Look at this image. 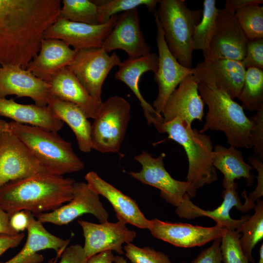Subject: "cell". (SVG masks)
<instances>
[{
  "label": "cell",
  "mask_w": 263,
  "mask_h": 263,
  "mask_svg": "<svg viewBox=\"0 0 263 263\" xmlns=\"http://www.w3.org/2000/svg\"><path fill=\"white\" fill-rule=\"evenodd\" d=\"M258 263H263V244L260 246L259 250V261Z\"/></svg>",
  "instance_id": "cell-49"
},
{
  "label": "cell",
  "mask_w": 263,
  "mask_h": 263,
  "mask_svg": "<svg viewBox=\"0 0 263 263\" xmlns=\"http://www.w3.org/2000/svg\"><path fill=\"white\" fill-rule=\"evenodd\" d=\"M242 235L236 230L224 228L221 237L220 249L224 263H249L240 243Z\"/></svg>",
  "instance_id": "cell-35"
},
{
  "label": "cell",
  "mask_w": 263,
  "mask_h": 263,
  "mask_svg": "<svg viewBox=\"0 0 263 263\" xmlns=\"http://www.w3.org/2000/svg\"><path fill=\"white\" fill-rule=\"evenodd\" d=\"M96 4L100 24L108 22L111 18L121 12L137 8L145 5L149 11L154 13L156 12L158 0H94Z\"/></svg>",
  "instance_id": "cell-33"
},
{
  "label": "cell",
  "mask_w": 263,
  "mask_h": 263,
  "mask_svg": "<svg viewBox=\"0 0 263 263\" xmlns=\"http://www.w3.org/2000/svg\"><path fill=\"white\" fill-rule=\"evenodd\" d=\"M114 263H127V260L122 256H116L114 257Z\"/></svg>",
  "instance_id": "cell-48"
},
{
  "label": "cell",
  "mask_w": 263,
  "mask_h": 263,
  "mask_svg": "<svg viewBox=\"0 0 263 263\" xmlns=\"http://www.w3.org/2000/svg\"><path fill=\"white\" fill-rule=\"evenodd\" d=\"M131 118V105L115 95L102 102L91 125L92 148L103 153L118 151Z\"/></svg>",
  "instance_id": "cell-6"
},
{
  "label": "cell",
  "mask_w": 263,
  "mask_h": 263,
  "mask_svg": "<svg viewBox=\"0 0 263 263\" xmlns=\"http://www.w3.org/2000/svg\"><path fill=\"white\" fill-rule=\"evenodd\" d=\"M242 62L245 68L263 69V38L248 40L245 54Z\"/></svg>",
  "instance_id": "cell-38"
},
{
  "label": "cell",
  "mask_w": 263,
  "mask_h": 263,
  "mask_svg": "<svg viewBox=\"0 0 263 263\" xmlns=\"http://www.w3.org/2000/svg\"><path fill=\"white\" fill-rule=\"evenodd\" d=\"M85 214L93 215L100 223L108 221L109 216L99 195L93 191L87 183L75 182L73 197L67 204L54 211L34 215L42 224L51 223L61 226L68 225Z\"/></svg>",
  "instance_id": "cell-10"
},
{
  "label": "cell",
  "mask_w": 263,
  "mask_h": 263,
  "mask_svg": "<svg viewBox=\"0 0 263 263\" xmlns=\"http://www.w3.org/2000/svg\"><path fill=\"white\" fill-rule=\"evenodd\" d=\"M263 3V0H226L224 8L231 13L235 14L238 9L246 5Z\"/></svg>",
  "instance_id": "cell-44"
},
{
  "label": "cell",
  "mask_w": 263,
  "mask_h": 263,
  "mask_svg": "<svg viewBox=\"0 0 263 263\" xmlns=\"http://www.w3.org/2000/svg\"><path fill=\"white\" fill-rule=\"evenodd\" d=\"M24 236L23 233H19L16 235H0V256L8 249L18 246Z\"/></svg>",
  "instance_id": "cell-42"
},
{
  "label": "cell",
  "mask_w": 263,
  "mask_h": 263,
  "mask_svg": "<svg viewBox=\"0 0 263 263\" xmlns=\"http://www.w3.org/2000/svg\"><path fill=\"white\" fill-rule=\"evenodd\" d=\"M0 115L16 123L36 126L57 132L63 126L47 107L36 104H22L13 99L0 98Z\"/></svg>",
  "instance_id": "cell-25"
},
{
  "label": "cell",
  "mask_w": 263,
  "mask_h": 263,
  "mask_svg": "<svg viewBox=\"0 0 263 263\" xmlns=\"http://www.w3.org/2000/svg\"><path fill=\"white\" fill-rule=\"evenodd\" d=\"M204 106L199 93L198 83L193 75H189L170 95L161 115L164 122L178 117L191 125L195 120H202Z\"/></svg>",
  "instance_id": "cell-19"
},
{
  "label": "cell",
  "mask_w": 263,
  "mask_h": 263,
  "mask_svg": "<svg viewBox=\"0 0 263 263\" xmlns=\"http://www.w3.org/2000/svg\"><path fill=\"white\" fill-rule=\"evenodd\" d=\"M115 53L109 55L101 47H91L76 51L72 62L67 67L77 77L89 94L101 102L102 88L111 70L121 64Z\"/></svg>",
  "instance_id": "cell-8"
},
{
  "label": "cell",
  "mask_w": 263,
  "mask_h": 263,
  "mask_svg": "<svg viewBox=\"0 0 263 263\" xmlns=\"http://www.w3.org/2000/svg\"><path fill=\"white\" fill-rule=\"evenodd\" d=\"M28 212L27 238L23 247L13 258L0 263H40L44 257L38 252L48 249H54L56 257L59 258L69 244L70 239H63L51 234L33 213Z\"/></svg>",
  "instance_id": "cell-21"
},
{
  "label": "cell",
  "mask_w": 263,
  "mask_h": 263,
  "mask_svg": "<svg viewBox=\"0 0 263 263\" xmlns=\"http://www.w3.org/2000/svg\"><path fill=\"white\" fill-rule=\"evenodd\" d=\"M85 179L93 191L104 196L111 203L118 220L140 228L150 229L151 221L144 216L135 201L102 179L94 171L88 172Z\"/></svg>",
  "instance_id": "cell-20"
},
{
  "label": "cell",
  "mask_w": 263,
  "mask_h": 263,
  "mask_svg": "<svg viewBox=\"0 0 263 263\" xmlns=\"http://www.w3.org/2000/svg\"><path fill=\"white\" fill-rule=\"evenodd\" d=\"M219 10L216 6L215 0L204 1L202 16L195 27L192 38L193 49L201 50L204 57L208 52L210 42L216 31Z\"/></svg>",
  "instance_id": "cell-30"
},
{
  "label": "cell",
  "mask_w": 263,
  "mask_h": 263,
  "mask_svg": "<svg viewBox=\"0 0 263 263\" xmlns=\"http://www.w3.org/2000/svg\"><path fill=\"white\" fill-rule=\"evenodd\" d=\"M238 184L235 182L225 189L222 193L223 201L221 205L212 210H206L197 206L194 207L190 215V219L206 216L212 219L216 224L221 225L225 229L236 230L245 220L247 215L243 216L240 219L232 218L230 216L231 209L235 207L237 210L246 213L254 208L255 204L252 203L246 195L245 201L242 203L236 191Z\"/></svg>",
  "instance_id": "cell-28"
},
{
  "label": "cell",
  "mask_w": 263,
  "mask_h": 263,
  "mask_svg": "<svg viewBox=\"0 0 263 263\" xmlns=\"http://www.w3.org/2000/svg\"><path fill=\"white\" fill-rule=\"evenodd\" d=\"M58 19L91 25L100 24L97 8L90 0H63Z\"/></svg>",
  "instance_id": "cell-32"
},
{
  "label": "cell",
  "mask_w": 263,
  "mask_h": 263,
  "mask_svg": "<svg viewBox=\"0 0 263 263\" xmlns=\"http://www.w3.org/2000/svg\"><path fill=\"white\" fill-rule=\"evenodd\" d=\"M238 22L248 40L263 38V6L247 5L235 13Z\"/></svg>",
  "instance_id": "cell-34"
},
{
  "label": "cell",
  "mask_w": 263,
  "mask_h": 263,
  "mask_svg": "<svg viewBox=\"0 0 263 263\" xmlns=\"http://www.w3.org/2000/svg\"><path fill=\"white\" fill-rule=\"evenodd\" d=\"M9 95L29 97L35 104L46 107L50 95V85L20 66L4 65L0 67V98Z\"/></svg>",
  "instance_id": "cell-18"
},
{
  "label": "cell",
  "mask_w": 263,
  "mask_h": 263,
  "mask_svg": "<svg viewBox=\"0 0 263 263\" xmlns=\"http://www.w3.org/2000/svg\"><path fill=\"white\" fill-rule=\"evenodd\" d=\"M118 18V15H114L108 22L98 25L58 19L46 31L44 38L61 40L76 51L91 47H101Z\"/></svg>",
  "instance_id": "cell-13"
},
{
  "label": "cell",
  "mask_w": 263,
  "mask_h": 263,
  "mask_svg": "<svg viewBox=\"0 0 263 263\" xmlns=\"http://www.w3.org/2000/svg\"><path fill=\"white\" fill-rule=\"evenodd\" d=\"M203 11L192 10L184 0H160L157 16L167 46L179 63L192 68L193 35Z\"/></svg>",
  "instance_id": "cell-5"
},
{
  "label": "cell",
  "mask_w": 263,
  "mask_h": 263,
  "mask_svg": "<svg viewBox=\"0 0 263 263\" xmlns=\"http://www.w3.org/2000/svg\"><path fill=\"white\" fill-rule=\"evenodd\" d=\"M221 238L214 240L208 247L202 250L191 263H222L220 244Z\"/></svg>",
  "instance_id": "cell-39"
},
{
  "label": "cell",
  "mask_w": 263,
  "mask_h": 263,
  "mask_svg": "<svg viewBox=\"0 0 263 263\" xmlns=\"http://www.w3.org/2000/svg\"><path fill=\"white\" fill-rule=\"evenodd\" d=\"M29 223L28 212L20 211L14 214L10 218L12 228L17 233L27 229Z\"/></svg>",
  "instance_id": "cell-43"
},
{
  "label": "cell",
  "mask_w": 263,
  "mask_h": 263,
  "mask_svg": "<svg viewBox=\"0 0 263 263\" xmlns=\"http://www.w3.org/2000/svg\"><path fill=\"white\" fill-rule=\"evenodd\" d=\"M8 122L5 121L0 119V137L2 134L5 131H7Z\"/></svg>",
  "instance_id": "cell-47"
},
{
  "label": "cell",
  "mask_w": 263,
  "mask_h": 263,
  "mask_svg": "<svg viewBox=\"0 0 263 263\" xmlns=\"http://www.w3.org/2000/svg\"><path fill=\"white\" fill-rule=\"evenodd\" d=\"M158 66V56L150 53L139 57H129L122 62L115 74V78L128 86L137 98L148 124H152L154 126L162 123L163 118L144 99L139 90V82L143 74L148 71H152L155 74L157 71Z\"/></svg>",
  "instance_id": "cell-22"
},
{
  "label": "cell",
  "mask_w": 263,
  "mask_h": 263,
  "mask_svg": "<svg viewBox=\"0 0 263 263\" xmlns=\"http://www.w3.org/2000/svg\"><path fill=\"white\" fill-rule=\"evenodd\" d=\"M248 41L235 14L225 8L219 9L216 31L204 60L227 58L242 61Z\"/></svg>",
  "instance_id": "cell-14"
},
{
  "label": "cell",
  "mask_w": 263,
  "mask_h": 263,
  "mask_svg": "<svg viewBox=\"0 0 263 263\" xmlns=\"http://www.w3.org/2000/svg\"><path fill=\"white\" fill-rule=\"evenodd\" d=\"M87 260L83 246L76 244L66 248L58 263H87Z\"/></svg>",
  "instance_id": "cell-41"
},
{
  "label": "cell",
  "mask_w": 263,
  "mask_h": 263,
  "mask_svg": "<svg viewBox=\"0 0 263 263\" xmlns=\"http://www.w3.org/2000/svg\"><path fill=\"white\" fill-rule=\"evenodd\" d=\"M212 163L215 169L224 175L222 185L225 189L243 178L248 186L251 187L255 176L251 173L253 167L246 163L241 151L236 148L217 145L213 147Z\"/></svg>",
  "instance_id": "cell-27"
},
{
  "label": "cell",
  "mask_w": 263,
  "mask_h": 263,
  "mask_svg": "<svg viewBox=\"0 0 263 263\" xmlns=\"http://www.w3.org/2000/svg\"><path fill=\"white\" fill-rule=\"evenodd\" d=\"M58 258L57 257L54 258L50 260L47 263H56Z\"/></svg>",
  "instance_id": "cell-50"
},
{
  "label": "cell",
  "mask_w": 263,
  "mask_h": 263,
  "mask_svg": "<svg viewBox=\"0 0 263 263\" xmlns=\"http://www.w3.org/2000/svg\"><path fill=\"white\" fill-rule=\"evenodd\" d=\"M7 131L24 144L45 171L62 176L80 171L85 167L71 143L56 132L14 121L8 122Z\"/></svg>",
  "instance_id": "cell-2"
},
{
  "label": "cell",
  "mask_w": 263,
  "mask_h": 263,
  "mask_svg": "<svg viewBox=\"0 0 263 263\" xmlns=\"http://www.w3.org/2000/svg\"><path fill=\"white\" fill-rule=\"evenodd\" d=\"M199 93L208 107L201 133L208 130L223 132L227 143L235 148L250 149L249 132L253 123L242 106L210 82L198 83Z\"/></svg>",
  "instance_id": "cell-3"
},
{
  "label": "cell",
  "mask_w": 263,
  "mask_h": 263,
  "mask_svg": "<svg viewBox=\"0 0 263 263\" xmlns=\"http://www.w3.org/2000/svg\"><path fill=\"white\" fill-rule=\"evenodd\" d=\"M74 179L41 171L0 188V207L9 216L20 211L36 215L54 211L73 197Z\"/></svg>",
  "instance_id": "cell-1"
},
{
  "label": "cell",
  "mask_w": 263,
  "mask_h": 263,
  "mask_svg": "<svg viewBox=\"0 0 263 263\" xmlns=\"http://www.w3.org/2000/svg\"><path fill=\"white\" fill-rule=\"evenodd\" d=\"M45 171L24 144L7 131L0 137V188L9 182Z\"/></svg>",
  "instance_id": "cell-9"
},
{
  "label": "cell",
  "mask_w": 263,
  "mask_h": 263,
  "mask_svg": "<svg viewBox=\"0 0 263 263\" xmlns=\"http://www.w3.org/2000/svg\"><path fill=\"white\" fill-rule=\"evenodd\" d=\"M114 257L112 251H105L88 258L87 263H113Z\"/></svg>",
  "instance_id": "cell-46"
},
{
  "label": "cell",
  "mask_w": 263,
  "mask_h": 263,
  "mask_svg": "<svg viewBox=\"0 0 263 263\" xmlns=\"http://www.w3.org/2000/svg\"><path fill=\"white\" fill-rule=\"evenodd\" d=\"M256 202L257 205L254 207V214L247 215L236 230L238 233H242L240 238V245L249 262L251 263L255 262L252 250L263 238V201L260 199Z\"/></svg>",
  "instance_id": "cell-29"
},
{
  "label": "cell",
  "mask_w": 263,
  "mask_h": 263,
  "mask_svg": "<svg viewBox=\"0 0 263 263\" xmlns=\"http://www.w3.org/2000/svg\"><path fill=\"white\" fill-rule=\"evenodd\" d=\"M101 48L108 53L116 49L125 51L129 58H137L150 53L140 26L137 8L119 15L112 30L103 41Z\"/></svg>",
  "instance_id": "cell-17"
},
{
  "label": "cell",
  "mask_w": 263,
  "mask_h": 263,
  "mask_svg": "<svg viewBox=\"0 0 263 263\" xmlns=\"http://www.w3.org/2000/svg\"><path fill=\"white\" fill-rule=\"evenodd\" d=\"M160 133H166L169 138L181 145L187 156L188 168L186 179L197 190L218 179L212 163L213 146L209 135L178 117L155 127Z\"/></svg>",
  "instance_id": "cell-4"
},
{
  "label": "cell",
  "mask_w": 263,
  "mask_h": 263,
  "mask_svg": "<svg viewBox=\"0 0 263 263\" xmlns=\"http://www.w3.org/2000/svg\"><path fill=\"white\" fill-rule=\"evenodd\" d=\"M116 223L106 221L94 224L81 219L78 220L84 238L83 246L87 259L105 251L124 253L122 244L131 243L136 236L135 231L130 230L123 220Z\"/></svg>",
  "instance_id": "cell-12"
},
{
  "label": "cell",
  "mask_w": 263,
  "mask_h": 263,
  "mask_svg": "<svg viewBox=\"0 0 263 263\" xmlns=\"http://www.w3.org/2000/svg\"><path fill=\"white\" fill-rule=\"evenodd\" d=\"M123 248L124 253L132 263H173L167 255L149 247L141 248L131 243Z\"/></svg>",
  "instance_id": "cell-36"
},
{
  "label": "cell",
  "mask_w": 263,
  "mask_h": 263,
  "mask_svg": "<svg viewBox=\"0 0 263 263\" xmlns=\"http://www.w3.org/2000/svg\"><path fill=\"white\" fill-rule=\"evenodd\" d=\"M47 107L63 123H66L74 132L79 150L90 152L92 148L91 124L84 112L76 105L61 100L51 94Z\"/></svg>",
  "instance_id": "cell-26"
},
{
  "label": "cell",
  "mask_w": 263,
  "mask_h": 263,
  "mask_svg": "<svg viewBox=\"0 0 263 263\" xmlns=\"http://www.w3.org/2000/svg\"><path fill=\"white\" fill-rule=\"evenodd\" d=\"M243 109L249 111L263 109V69L246 68L244 85L238 97Z\"/></svg>",
  "instance_id": "cell-31"
},
{
  "label": "cell",
  "mask_w": 263,
  "mask_h": 263,
  "mask_svg": "<svg viewBox=\"0 0 263 263\" xmlns=\"http://www.w3.org/2000/svg\"><path fill=\"white\" fill-rule=\"evenodd\" d=\"M245 71L242 61L218 58L198 63L193 75L197 83H212L234 100L240 94Z\"/></svg>",
  "instance_id": "cell-15"
},
{
  "label": "cell",
  "mask_w": 263,
  "mask_h": 263,
  "mask_svg": "<svg viewBox=\"0 0 263 263\" xmlns=\"http://www.w3.org/2000/svg\"><path fill=\"white\" fill-rule=\"evenodd\" d=\"M165 154L156 158L143 150L134 159L142 166L138 172L130 171L128 174L141 183L155 187L160 190V196L167 203L178 207L196 195V190L187 181L174 179L165 169Z\"/></svg>",
  "instance_id": "cell-7"
},
{
  "label": "cell",
  "mask_w": 263,
  "mask_h": 263,
  "mask_svg": "<svg viewBox=\"0 0 263 263\" xmlns=\"http://www.w3.org/2000/svg\"><path fill=\"white\" fill-rule=\"evenodd\" d=\"M48 83L51 95L76 105L88 118H95L102 102L94 99L68 68L58 71Z\"/></svg>",
  "instance_id": "cell-24"
},
{
  "label": "cell",
  "mask_w": 263,
  "mask_h": 263,
  "mask_svg": "<svg viewBox=\"0 0 263 263\" xmlns=\"http://www.w3.org/2000/svg\"><path fill=\"white\" fill-rule=\"evenodd\" d=\"M76 53V50L61 40L44 38L39 52L26 69L48 82L53 75L72 62Z\"/></svg>",
  "instance_id": "cell-23"
},
{
  "label": "cell",
  "mask_w": 263,
  "mask_h": 263,
  "mask_svg": "<svg viewBox=\"0 0 263 263\" xmlns=\"http://www.w3.org/2000/svg\"><path fill=\"white\" fill-rule=\"evenodd\" d=\"M149 230L155 238L172 245L184 248L200 246L221 238L224 227L221 225L212 227L188 224L164 222L157 218L150 220Z\"/></svg>",
  "instance_id": "cell-16"
},
{
  "label": "cell",
  "mask_w": 263,
  "mask_h": 263,
  "mask_svg": "<svg viewBox=\"0 0 263 263\" xmlns=\"http://www.w3.org/2000/svg\"><path fill=\"white\" fill-rule=\"evenodd\" d=\"M10 217L8 214L0 207V235H16V232L10 224Z\"/></svg>",
  "instance_id": "cell-45"
},
{
  "label": "cell",
  "mask_w": 263,
  "mask_h": 263,
  "mask_svg": "<svg viewBox=\"0 0 263 263\" xmlns=\"http://www.w3.org/2000/svg\"><path fill=\"white\" fill-rule=\"evenodd\" d=\"M247 161L257 171L258 175L256 177L257 185L254 190L251 192L248 199L252 202L260 199L263 196V162L258 157L255 155H250L247 158Z\"/></svg>",
  "instance_id": "cell-40"
},
{
  "label": "cell",
  "mask_w": 263,
  "mask_h": 263,
  "mask_svg": "<svg viewBox=\"0 0 263 263\" xmlns=\"http://www.w3.org/2000/svg\"><path fill=\"white\" fill-rule=\"evenodd\" d=\"M249 118L253 123L249 132V139L255 154L263 161V109L257 111Z\"/></svg>",
  "instance_id": "cell-37"
},
{
  "label": "cell",
  "mask_w": 263,
  "mask_h": 263,
  "mask_svg": "<svg viewBox=\"0 0 263 263\" xmlns=\"http://www.w3.org/2000/svg\"><path fill=\"white\" fill-rule=\"evenodd\" d=\"M154 14L157 27L156 36L158 51V66L154 74V80L158 88L153 107L161 114L164 107L172 93L188 75H193L194 68H188L180 64L169 51L158 18Z\"/></svg>",
  "instance_id": "cell-11"
}]
</instances>
